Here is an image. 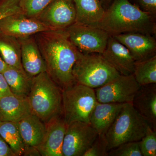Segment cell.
<instances>
[{"label":"cell","instance_id":"cell-1","mask_svg":"<svg viewBox=\"0 0 156 156\" xmlns=\"http://www.w3.org/2000/svg\"><path fill=\"white\" fill-rule=\"evenodd\" d=\"M44 61L46 72L63 90L76 83L73 69L79 51L70 41L66 30H51L34 35Z\"/></svg>","mask_w":156,"mask_h":156},{"label":"cell","instance_id":"cell-2","mask_svg":"<svg viewBox=\"0 0 156 156\" xmlns=\"http://www.w3.org/2000/svg\"><path fill=\"white\" fill-rule=\"evenodd\" d=\"M154 17L128 0H114L97 27L111 36L130 32L151 35L156 33Z\"/></svg>","mask_w":156,"mask_h":156},{"label":"cell","instance_id":"cell-3","mask_svg":"<svg viewBox=\"0 0 156 156\" xmlns=\"http://www.w3.org/2000/svg\"><path fill=\"white\" fill-rule=\"evenodd\" d=\"M27 98L33 113L45 124L62 115V90L46 72L31 78Z\"/></svg>","mask_w":156,"mask_h":156},{"label":"cell","instance_id":"cell-4","mask_svg":"<svg viewBox=\"0 0 156 156\" xmlns=\"http://www.w3.org/2000/svg\"><path fill=\"white\" fill-rule=\"evenodd\" d=\"M149 124L132 103H125L105 134L108 151L128 142L139 141Z\"/></svg>","mask_w":156,"mask_h":156},{"label":"cell","instance_id":"cell-5","mask_svg":"<svg viewBox=\"0 0 156 156\" xmlns=\"http://www.w3.org/2000/svg\"><path fill=\"white\" fill-rule=\"evenodd\" d=\"M73 74L76 83L95 89L107 83L120 74L101 54L79 51Z\"/></svg>","mask_w":156,"mask_h":156},{"label":"cell","instance_id":"cell-6","mask_svg":"<svg viewBox=\"0 0 156 156\" xmlns=\"http://www.w3.org/2000/svg\"><path fill=\"white\" fill-rule=\"evenodd\" d=\"M62 115L68 125L75 122L90 123L97 103L95 90L76 83L62 90Z\"/></svg>","mask_w":156,"mask_h":156},{"label":"cell","instance_id":"cell-7","mask_svg":"<svg viewBox=\"0 0 156 156\" xmlns=\"http://www.w3.org/2000/svg\"><path fill=\"white\" fill-rule=\"evenodd\" d=\"M70 41L83 53H103L110 35L99 27L74 23L66 29Z\"/></svg>","mask_w":156,"mask_h":156},{"label":"cell","instance_id":"cell-8","mask_svg":"<svg viewBox=\"0 0 156 156\" xmlns=\"http://www.w3.org/2000/svg\"><path fill=\"white\" fill-rule=\"evenodd\" d=\"M140 86L133 74L119 76L94 89L97 101L101 103H132Z\"/></svg>","mask_w":156,"mask_h":156},{"label":"cell","instance_id":"cell-9","mask_svg":"<svg viewBox=\"0 0 156 156\" xmlns=\"http://www.w3.org/2000/svg\"><path fill=\"white\" fill-rule=\"evenodd\" d=\"M98 135L90 123L77 122L68 125L62 144V156H83Z\"/></svg>","mask_w":156,"mask_h":156},{"label":"cell","instance_id":"cell-10","mask_svg":"<svg viewBox=\"0 0 156 156\" xmlns=\"http://www.w3.org/2000/svg\"><path fill=\"white\" fill-rule=\"evenodd\" d=\"M35 18L51 29H66L76 23L74 0H52Z\"/></svg>","mask_w":156,"mask_h":156},{"label":"cell","instance_id":"cell-11","mask_svg":"<svg viewBox=\"0 0 156 156\" xmlns=\"http://www.w3.org/2000/svg\"><path fill=\"white\" fill-rule=\"evenodd\" d=\"M51 30L38 20L27 17L21 12L6 16L0 20V33L18 38Z\"/></svg>","mask_w":156,"mask_h":156},{"label":"cell","instance_id":"cell-12","mask_svg":"<svg viewBox=\"0 0 156 156\" xmlns=\"http://www.w3.org/2000/svg\"><path fill=\"white\" fill-rule=\"evenodd\" d=\"M45 126L44 139L37 147L41 156H62V144L68 126L63 115L53 117Z\"/></svg>","mask_w":156,"mask_h":156},{"label":"cell","instance_id":"cell-13","mask_svg":"<svg viewBox=\"0 0 156 156\" xmlns=\"http://www.w3.org/2000/svg\"><path fill=\"white\" fill-rule=\"evenodd\" d=\"M112 37L128 49L135 62L145 60L156 55V40L151 35L130 32Z\"/></svg>","mask_w":156,"mask_h":156},{"label":"cell","instance_id":"cell-14","mask_svg":"<svg viewBox=\"0 0 156 156\" xmlns=\"http://www.w3.org/2000/svg\"><path fill=\"white\" fill-rule=\"evenodd\" d=\"M101 55L120 74L130 75L134 73L135 61L128 49L113 37L110 36Z\"/></svg>","mask_w":156,"mask_h":156},{"label":"cell","instance_id":"cell-15","mask_svg":"<svg viewBox=\"0 0 156 156\" xmlns=\"http://www.w3.org/2000/svg\"><path fill=\"white\" fill-rule=\"evenodd\" d=\"M23 68L30 78L46 72V65L34 36L20 38Z\"/></svg>","mask_w":156,"mask_h":156},{"label":"cell","instance_id":"cell-16","mask_svg":"<svg viewBox=\"0 0 156 156\" xmlns=\"http://www.w3.org/2000/svg\"><path fill=\"white\" fill-rule=\"evenodd\" d=\"M132 104L151 128L156 131V83L140 86Z\"/></svg>","mask_w":156,"mask_h":156},{"label":"cell","instance_id":"cell-17","mask_svg":"<svg viewBox=\"0 0 156 156\" xmlns=\"http://www.w3.org/2000/svg\"><path fill=\"white\" fill-rule=\"evenodd\" d=\"M31 113L27 97L11 94L0 98V121L18 122Z\"/></svg>","mask_w":156,"mask_h":156},{"label":"cell","instance_id":"cell-18","mask_svg":"<svg viewBox=\"0 0 156 156\" xmlns=\"http://www.w3.org/2000/svg\"><path fill=\"white\" fill-rule=\"evenodd\" d=\"M124 104L97 101L90 117V124L98 134H106Z\"/></svg>","mask_w":156,"mask_h":156},{"label":"cell","instance_id":"cell-19","mask_svg":"<svg viewBox=\"0 0 156 156\" xmlns=\"http://www.w3.org/2000/svg\"><path fill=\"white\" fill-rule=\"evenodd\" d=\"M76 11V23L97 27L105 10L99 0H74Z\"/></svg>","mask_w":156,"mask_h":156},{"label":"cell","instance_id":"cell-20","mask_svg":"<svg viewBox=\"0 0 156 156\" xmlns=\"http://www.w3.org/2000/svg\"><path fill=\"white\" fill-rule=\"evenodd\" d=\"M17 123L26 147H37L44 136L45 123L34 113L29 115Z\"/></svg>","mask_w":156,"mask_h":156},{"label":"cell","instance_id":"cell-21","mask_svg":"<svg viewBox=\"0 0 156 156\" xmlns=\"http://www.w3.org/2000/svg\"><path fill=\"white\" fill-rule=\"evenodd\" d=\"M0 56L7 65L24 71L21 63V46L18 38L0 33Z\"/></svg>","mask_w":156,"mask_h":156},{"label":"cell","instance_id":"cell-22","mask_svg":"<svg viewBox=\"0 0 156 156\" xmlns=\"http://www.w3.org/2000/svg\"><path fill=\"white\" fill-rule=\"evenodd\" d=\"M13 94L26 97L30 90L31 78L24 71L8 66L2 73Z\"/></svg>","mask_w":156,"mask_h":156},{"label":"cell","instance_id":"cell-23","mask_svg":"<svg viewBox=\"0 0 156 156\" xmlns=\"http://www.w3.org/2000/svg\"><path fill=\"white\" fill-rule=\"evenodd\" d=\"M0 136L9 144L16 156H23L26 147L17 122L0 121Z\"/></svg>","mask_w":156,"mask_h":156},{"label":"cell","instance_id":"cell-24","mask_svg":"<svg viewBox=\"0 0 156 156\" xmlns=\"http://www.w3.org/2000/svg\"><path fill=\"white\" fill-rule=\"evenodd\" d=\"M140 86L156 83V56L142 61L135 62L133 73Z\"/></svg>","mask_w":156,"mask_h":156},{"label":"cell","instance_id":"cell-25","mask_svg":"<svg viewBox=\"0 0 156 156\" xmlns=\"http://www.w3.org/2000/svg\"><path fill=\"white\" fill-rule=\"evenodd\" d=\"M52 0H19L21 12L25 16L36 18Z\"/></svg>","mask_w":156,"mask_h":156},{"label":"cell","instance_id":"cell-26","mask_svg":"<svg viewBox=\"0 0 156 156\" xmlns=\"http://www.w3.org/2000/svg\"><path fill=\"white\" fill-rule=\"evenodd\" d=\"M142 156H156V131L148 125L144 136L139 141Z\"/></svg>","mask_w":156,"mask_h":156},{"label":"cell","instance_id":"cell-27","mask_svg":"<svg viewBox=\"0 0 156 156\" xmlns=\"http://www.w3.org/2000/svg\"><path fill=\"white\" fill-rule=\"evenodd\" d=\"M109 156H142L139 141L124 143L108 151Z\"/></svg>","mask_w":156,"mask_h":156},{"label":"cell","instance_id":"cell-28","mask_svg":"<svg viewBox=\"0 0 156 156\" xmlns=\"http://www.w3.org/2000/svg\"><path fill=\"white\" fill-rule=\"evenodd\" d=\"M108 145L105 134H98L91 146L83 156H108Z\"/></svg>","mask_w":156,"mask_h":156},{"label":"cell","instance_id":"cell-29","mask_svg":"<svg viewBox=\"0 0 156 156\" xmlns=\"http://www.w3.org/2000/svg\"><path fill=\"white\" fill-rule=\"evenodd\" d=\"M20 12L19 0L0 1V20L6 16Z\"/></svg>","mask_w":156,"mask_h":156},{"label":"cell","instance_id":"cell-30","mask_svg":"<svg viewBox=\"0 0 156 156\" xmlns=\"http://www.w3.org/2000/svg\"><path fill=\"white\" fill-rule=\"evenodd\" d=\"M139 8L153 15L156 14V0H137Z\"/></svg>","mask_w":156,"mask_h":156},{"label":"cell","instance_id":"cell-31","mask_svg":"<svg viewBox=\"0 0 156 156\" xmlns=\"http://www.w3.org/2000/svg\"><path fill=\"white\" fill-rule=\"evenodd\" d=\"M0 156H16L9 144L0 136Z\"/></svg>","mask_w":156,"mask_h":156},{"label":"cell","instance_id":"cell-32","mask_svg":"<svg viewBox=\"0 0 156 156\" xmlns=\"http://www.w3.org/2000/svg\"><path fill=\"white\" fill-rule=\"evenodd\" d=\"M13 94L2 73H0V98Z\"/></svg>","mask_w":156,"mask_h":156},{"label":"cell","instance_id":"cell-33","mask_svg":"<svg viewBox=\"0 0 156 156\" xmlns=\"http://www.w3.org/2000/svg\"><path fill=\"white\" fill-rule=\"evenodd\" d=\"M23 156H41L37 147H26Z\"/></svg>","mask_w":156,"mask_h":156},{"label":"cell","instance_id":"cell-34","mask_svg":"<svg viewBox=\"0 0 156 156\" xmlns=\"http://www.w3.org/2000/svg\"><path fill=\"white\" fill-rule=\"evenodd\" d=\"M8 66L2 57L0 56V73H2Z\"/></svg>","mask_w":156,"mask_h":156},{"label":"cell","instance_id":"cell-35","mask_svg":"<svg viewBox=\"0 0 156 156\" xmlns=\"http://www.w3.org/2000/svg\"><path fill=\"white\" fill-rule=\"evenodd\" d=\"M102 1H104V2H110L111 0H102Z\"/></svg>","mask_w":156,"mask_h":156},{"label":"cell","instance_id":"cell-36","mask_svg":"<svg viewBox=\"0 0 156 156\" xmlns=\"http://www.w3.org/2000/svg\"><path fill=\"white\" fill-rule=\"evenodd\" d=\"M0 1H1V0H0Z\"/></svg>","mask_w":156,"mask_h":156}]
</instances>
